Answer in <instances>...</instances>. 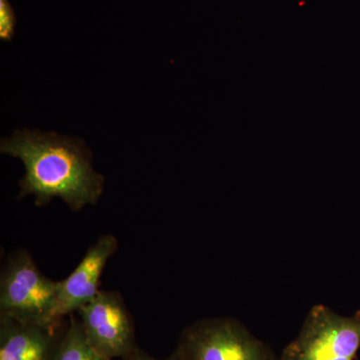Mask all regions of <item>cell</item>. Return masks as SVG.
<instances>
[{"label":"cell","mask_w":360,"mask_h":360,"mask_svg":"<svg viewBox=\"0 0 360 360\" xmlns=\"http://www.w3.org/2000/svg\"><path fill=\"white\" fill-rule=\"evenodd\" d=\"M15 25V14L13 6L8 0H0V39L4 41H11Z\"/></svg>","instance_id":"cell-9"},{"label":"cell","mask_w":360,"mask_h":360,"mask_svg":"<svg viewBox=\"0 0 360 360\" xmlns=\"http://www.w3.org/2000/svg\"><path fill=\"white\" fill-rule=\"evenodd\" d=\"M0 151L20 158L25 167L18 198H35V205H47L59 198L73 212L96 205L103 193L104 177L94 170L91 151L85 142L56 132L22 129L1 139Z\"/></svg>","instance_id":"cell-1"},{"label":"cell","mask_w":360,"mask_h":360,"mask_svg":"<svg viewBox=\"0 0 360 360\" xmlns=\"http://www.w3.org/2000/svg\"><path fill=\"white\" fill-rule=\"evenodd\" d=\"M63 322L30 323L0 315V360H54Z\"/></svg>","instance_id":"cell-7"},{"label":"cell","mask_w":360,"mask_h":360,"mask_svg":"<svg viewBox=\"0 0 360 360\" xmlns=\"http://www.w3.org/2000/svg\"><path fill=\"white\" fill-rule=\"evenodd\" d=\"M77 314L90 345L108 359L124 360L139 349L131 315L116 291H99Z\"/></svg>","instance_id":"cell-5"},{"label":"cell","mask_w":360,"mask_h":360,"mask_svg":"<svg viewBox=\"0 0 360 360\" xmlns=\"http://www.w3.org/2000/svg\"><path fill=\"white\" fill-rule=\"evenodd\" d=\"M118 241L111 234H104L90 246L77 269L59 281L56 319L63 321L75 314L94 300L99 290L101 277L108 259L117 251Z\"/></svg>","instance_id":"cell-6"},{"label":"cell","mask_w":360,"mask_h":360,"mask_svg":"<svg viewBox=\"0 0 360 360\" xmlns=\"http://www.w3.org/2000/svg\"><path fill=\"white\" fill-rule=\"evenodd\" d=\"M179 360H276L274 350L229 317L203 319L182 331Z\"/></svg>","instance_id":"cell-3"},{"label":"cell","mask_w":360,"mask_h":360,"mask_svg":"<svg viewBox=\"0 0 360 360\" xmlns=\"http://www.w3.org/2000/svg\"><path fill=\"white\" fill-rule=\"evenodd\" d=\"M58 291L59 281L45 276L27 251H15L0 276V315L30 323H56L61 321L56 319Z\"/></svg>","instance_id":"cell-2"},{"label":"cell","mask_w":360,"mask_h":360,"mask_svg":"<svg viewBox=\"0 0 360 360\" xmlns=\"http://www.w3.org/2000/svg\"><path fill=\"white\" fill-rule=\"evenodd\" d=\"M54 360H111L90 345L80 319L70 314Z\"/></svg>","instance_id":"cell-8"},{"label":"cell","mask_w":360,"mask_h":360,"mask_svg":"<svg viewBox=\"0 0 360 360\" xmlns=\"http://www.w3.org/2000/svg\"><path fill=\"white\" fill-rule=\"evenodd\" d=\"M124 360H179L177 359L176 355L175 354H172V356L168 357L167 359H153V356L146 354V352H141V349L137 350L136 352H134V354L130 355L129 357H127V359Z\"/></svg>","instance_id":"cell-10"},{"label":"cell","mask_w":360,"mask_h":360,"mask_svg":"<svg viewBox=\"0 0 360 360\" xmlns=\"http://www.w3.org/2000/svg\"><path fill=\"white\" fill-rule=\"evenodd\" d=\"M360 348V311L343 316L324 305L312 307L281 360H354Z\"/></svg>","instance_id":"cell-4"}]
</instances>
